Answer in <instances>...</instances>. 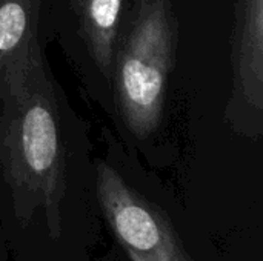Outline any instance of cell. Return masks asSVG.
<instances>
[{"label":"cell","instance_id":"6","mask_svg":"<svg viewBox=\"0 0 263 261\" xmlns=\"http://www.w3.org/2000/svg\"><path fill=\"white\" fill-rule=\"evenodd\" d=\"M79 31L99 71L111 78L114 45L122 23L123 0H72Z\"/></svg>","mask_w":263,"mask_h":261},{"label":"cell","instance_id":"5","mask_svg":"<svg viewBox=\"0 0 263 261\" xmlns=\"http://www.w3.org/2000/svg\"><path fill=\"white\" fill-rule=\"evenodd\" d=\"M40 0H0V102L18 97L42 58L37 42Z\"/></svg>","mask_w":263,"mask_h":261},{"label":"cell","instance_id":"1","mask_svg":"<svg viewBox=\"0 0 263 261\" xmlns=\"http://www.w3.org/2000/svg\"><path fill=\"white\" fill-rule=\"evenodd\" d=\"M0 229L11 261H94L97 198L72 186L54 86L43 62L2 103Z\"/></svg>","mask_w":263,"mask_h":261},{"label":"cell","instance_id":"2","mask_svg":"<svg viewBox=\"0 0 263 261\" xmlns=\"http://www.w3.org/2000/svg\"><path fill=\"white\" fill-rule=\"evenodd\" d=\"M177 45L171 0H134L119 28L111 78L119 114L137 138L149 137L162 123Z\"/></svg>","mask_w":263,"mask_h":261},{"label":"cell","instance_id":"4","mask_svg":"<svg viewBox=\"0 0 263 261\" xmlns=\"http://www.w3.org/2000/svg\"><path fill=\"white\" fill-rule=\"evenodd\" d=\"M231 32V94L225 122L239 135L263 134V0H234Z\"/></svg>","mask_w":263,"mask_h":261},{"label":"cell","instance_id":"7","mask_svg":"<svg viewBox=\"0 0 263 261\" xmlns=\"http://www.w3.org/2000/svg\"><path fill=\"white\" fill-rule=\"evenodd\" d=\"M0 261H11L8 248H6V242L2 235V229H0Z\"/></svg>","mask_w":263,"mask_h":261},{"label":"cell","instance_id":"3","mask_svg":"<svg viewBox=\"0 0 263 261\" xmlns=\"http://www.w3.org/2000/svg\"><path fill=\"white\" fill-rule=\"evenodd\" d=\"M100 217L129 261H196L170 215L111 165L94 172Z\"/></svg>","mask_w":263,"mask_h":261}]
</instances>
